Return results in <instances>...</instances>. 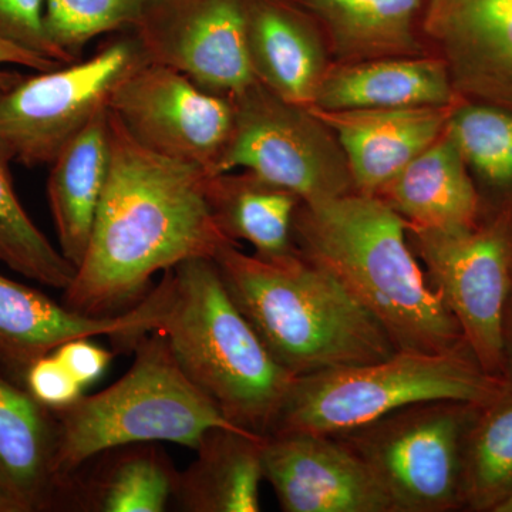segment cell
<instances>
[{
	"label": "cell",
	"instance_id": "cell-15",
	"mask_svg": "<svg viewBox=\"0 0 512 512\" xmlns=\"http://www.w3.org/2000/svg\"><path fill=\"white\" fill-rule=\"evenodd\" d=\"M423 36L461 99L512 110V0H426Z\"/></svg>",
	"mask_w": 512,
	"mask_h": 512
},
{
	"label": "cell",
	"instance_id": "cell-11",
	"mask_svg": "<svg viewBox=\"0 0 512 512\" xmlns=\"http://www.w3.org/2000/svg\"><path fill=\"white\" fill-rule=\"evenodd\" d=\"M109 109L141 146L215 174L234 128L232 97L202 89L190 77L147 62L111 94Z\"/></svg>",
	"mask_w": 512,
	"mask_h": 512
},
{
	"label": "cell",
	"instance_id": "cell-10",
	"mask_svg": "<svg viewBox=\"0 0 512 512\" xmlns=\"http://www.w3.org/2000/svg\"><path fill=\"white\" fill-rule=\"evenodd\" d=\"M234 128L215 174L248 170L311 204L355 192L332 128L256 80L232 97Z\"/></svg>",
	"mask_w": 512,
	"mask_h": 512
},
{
	"label": "cell",
	"instance_id": "cell-9",
	"mask_svg": "<svg viewBox=\"0 0 512 512\" xmlns=\"http://www.w3.org/2000/svg\"><path fill=\"white\" fill-rule=\"evenodd\" d=\"M407 238L468 349L485 372L503 377V320L512 293L511 212L484 210L474 227L458 231L407 227Z\"/></svg>",
	"mask_w": 512,
	"mask_h": 512
},
{
	"label": "cell",
	"instance_id": "cell-7",
	"mask_svg": "<svg viewBox=\"0 0 512 512\" xmlns=\"http://www.w3.org/2000/svg\"><path fill=\"white\" fill-rule=\"evenodd\" d=\"M480 404L427 400L336 434L369 468L394 512L463 510V458Z\"/></svg>",
	"mask_w": 512,
	"mask_h": 512
},
{
	"label": "cell",
	"instance_id": "cell-16",
	"mask_svg": "<svg viewBox=\"0 0 512 512\" xmlns=\"http://www.w3.org/2000/svg\"><path fill=\"white\" fill-rule=\"evenodd\" d=\"M252 72L276 96L313 106L332 59L322 29L295 0H245Z\"/></svg>",
	"mask_w": 512,
	"mask_h": 512
},
{
	"label": "cell",
	"instance_id": "cell-32",
	"mask_svg": "<svg viewBox=\"0 0 512 512\" xmlns=\"http://www.w3.org/2000/svg\"><path fill=\"white\" fill-rule=\"evenodd\" d=\"M53 353L83 387L97 382L109 369L114 357V352L100 348L96 343L90 342V338L70 340Z\"/></svg>",
	"mask_w": 512,
	"mask_h": 512
},
{
	"label": "cell",
	"instance_id": "cell-14",
	"mask_svg": "<svg viewBox=\"0 0 512 512\" xmlns=\"http://www.w3.org/2000/svg\"><path fill=\"white\" fill-rule=\"evenodd\" d=\"M262 466L282 511L394 512L382 485L338 437L269 434Z\"/></svg>",
	"mask_w": 512,
	"mask_h": 512
},
{
	"label": "cell",
	"instance_id": "cell-3",
	"mask_svg": "<svg viewBox=\"0 0 512 512\" xmlns=\"http://www.w3.org/2000/svg\"><path fill=\"white\" fill-rule=\"evenodd\" d=\"M214 262L232 301L292 376L366 365L397 352L345 286L299 251L266 261L228 244Z\"/></svg>",
	"mask_w": 512,
	"mask_h": 512
},
{
	"label": "cell",
	"instance_id": "cell-24",
	"mask_svg": "<svg viewBox=\"0 0 512 512\" xmlns=\"http://www.w3.org/2000/svg\"><path fill=\"white\" fill-rule=\"evenodd\" d=\"M264 440L231 427L205 431L197 457L178 473L173 505L183 512L261 511Z\"/></svg>",
	"mask_w": 512,
	"mask_h": 512
},
{
	"label": "cell",
	"instance_id": "cell-18",
	"mask_svg": "<svg viewBox=\"0 0 512 512\" xmlns=\"http://www.w3.org/2000/svg\"><path fill=\"white\" fill-rule=\"evenodd\" d=\"M56 460L55 413L0 373V512L56 511Z\"/></svg>",
	"mask_w": 512,
	"mask_h": 512
},
{
	"label": "cell",
	"instance_id": "cell-17",
	"mask_svg": "<svg viewBox=\"0 0 512 512\" xmlns=\"http://www.w3.org/2000/svg\"><path fill=\"white\" fill-rule=\"evenodd\" d=\"M454 106L392 110L312 109L338 138L355 190L376 195L410 161L443 136Z\"/></svg>",
	"mask_w": 512,
	"mask_h": 512
},
{
	"label": "cell",
	"instance_id": "cell-27",
	"mask_svg": "<svg viewBox=\"0 0 512 512\" xmlns=\"http://www.w3.org/2000/svg\"><path fill=\"white\" fill-rule=\"evenodd\" d=\"M512 498V384L480 407L463 458V510L498 512Z\"/></svg>",
	"mask_w": 512,
	"mask_h": 512
},
{
	"label": "cell",
	"instance_id": "cell-21",
	"mask_svg": "<svg viewBox=\"0 0 512 512\" xmlns=\"http://www.w3.org/2000/svg\"><path fill=\"white\" fill-rule=\"evenodd\" d=\"M407 227L458 231L474 227L483 202L450 131L377 192Z\"/></svg>",
	"mask_w": 512,
	"mask_h": 512
},
{
	"label": "cell",
	"instance_id": "cell-19",
	"mask_svg": "<svg viewBox=\"0 0 512 512\" xmlns=\"http://www.w3.org/2000/svg\"><path fill=\"white\" fill-rule=\"evenodd\" d=\"M178 473L157 443L109 448L64 478L56 511L163 512L173 504Z\"/></svg>",
	"mask_w": 512,
	"mask_h": 512
},
{
	"label": "cell",
	"instance_id": "cell-20",
	"mask_svg": "<svg viewBox=\"0 0 512 512\" xmlns=\"http://www.w3.org/2000/svg\"><path fill=\"white\" fill-rule=\"evenodd\" d=\"M458 96L439 56L332 63L313 106L328 111L454 106Z\"/></svg>",
	"mask_w": 512,
	"mask_h": 512
},
{
	"label": "cell",
	"instance_id": "cell-2",
	"mask_svg": "<svg viewBox=\"0 0 512 512\" xmlns=\"http://www.w3.org/2000/svg\"><path fill=\"white\" fill-rule=\"evenodd\" d=\"M292 235L299 254L338 279L397 350L443 353L467 346L410 247L406 222L376 195L355 191L301 202Z\"/></svg>",
	"mask_w": 512,
	"mask_h": 512
},
{
	"label": "cell",
	"instance_id": "cell-5",
	"mask_svg": "<svg viewBox=\"0 0 512 512\" xmlns=\"http://www.w3.org/2000/svg\"><path fill=\"white\" fill-rule=\"evenodd\" d=\"M134 355L116 383L53 412L60 481L109 448L167 441L195 450L212 427L237 429L184 375L163 330L147 333Z\"/></svg>",
	"mask_w": 512,
	"mask_h": 512
},
{
	"label": "cell",
	"instance_id": "cell-4",
	"mask_svg": "<svg viewBox=\"0 0 512 512\" xmlns=\"http://www.w3.org/2000/svg\"><path fill=\"white\" fill-rule=\"evenodd\" d=\"M163 330L185 376L237 429L269 436L295 376L276 363L212 258L168 269Z\"/></svg>",
	"mask_w": 512,
	"mask_h": 512
},
{
	"label": "cell",
	"instance_id": "cell-6",
	"mask_svg": "<svg viewBox=\"0 0 512 512\" xmlns=\"http://www.w3.org/2000/svg\"><path fill=\"white\" fill-rule=\"evenodd\" d=\"M507 386L485 372L468 346L443 353L397 350L366 365L295 377L269 434L336 436L427 400L483 406Z\"/></svg>",
	"mask_w": 512,
	"mask_h": 512
},
{
	"label": "cell",
	"instance_id": "cell-12",
	"mask_svg": "<svg viewBox=\"0 0 512 512\" xmlns=\"http://www.w3.org/2000/svg\"><path fill=\"white\" fill-rule=\"evenodd\" d=\"M136 36L148 62L234 97L256 82L245 39V0H146Z\"/></svg>",
	"mask_w": 512,
	"mask_h": 512
},
{
	"label": "cell",
	"instance_id": "cell-23",
	"mask_svg": "<svg viewBox=\"0 0 512 512\" xmlns=\"http://www.w3.org/2000/svg\"><path fill=\"white\" fill-rule=\"evenodd\" d=\"M49 167L47 201L59 249L77 269L89 247L109 177V107L74 136Z\"/></svg>",
	"mask_w": 512,
	"mask_h": 512
},
{
	"label": "cell",
	"instance_id": "cell-30",
	"mask_svg": "<svg viewBox=\"0 0 512 512\" xmlns=\"http://www.w3.org/2000/svg\"><path fill=\"white\" fill-rule=\"evenodd\" d=\"M0 36L46 59L74 62L47 33L45 0H0Z\"/></svg>",
	"mask_w": 512,
	"mask_h": 512
},
{
	"label": "cell",
	"instance_id": "cell-1",
	"mask_svg": "<svg viewBox=\"0 0 512 512\" xmlns=\"http://www.w3.org/2000/svg\"><path fill=\"white\" fill-rule=\"evenodd\" d=\"M109 121V177L86 255L62 298L89 316L131 311L153 291L158 272L214 259L234 244L212 217L207 171L141 146L110 109Z\"/></svg>",
	"mask_w": 512,
	"mask_h": 512
},
{
	"label": "cell",
	"instance_id": "cell-31",
	"mask_svg": "<svg viewBox=\"0 0 512 512\" xmlns=\"http://www.w3.org/2000/svg\"><path fill=\"white\" fill-rule=\"evenodd\" d=\"M23 386L36 402L53 412L72 406L84 394L82 383L55 353L40 357L29 367Z\"/></svg>",
	"mask_w": 512,
	"mask_h": 512
},
{
	"label": "cell",
	"instance_id": "cell-34",
	"mask_svg": "<svg viewBox=\"0 0 512 512\" xmlns=\"http://www.w3.org/2000/svg\"><path fill=\"white\" fill-rule=\"evenodd\" d=\"M503 377L512 384V293L503 320Z\"/></svg>",
	"mask_w": 512,
	"mask_h": 512
},
{
	"label": "cell",
	"instance_id": "cell-29",
	"mask_svg": "<svg viewBox=\"0 0 512 512\" xmlns=\"http://www.w3.org/2000/svg\"><path fill=\"white\" fill-rule=\"evenodd\" d=\"M146 0H45L50 39L72 60L96 37L128 32Z\"/></svg>",
	"mask_w": 512,
	"mask_h": 512
},
{
	"label": "cell",
	"instance_id": "cell-35",
	"mask_svg": "<svg viewBox=\"0 0 512 512\" xmlns=\"http://www.w3.org/2000/svg\"><path fill=\"white\" fill-rule=\"evenodd\" d=\"M498 512H512V498L507 504H504Z\"/></svg>",
	"mask_w": 512,
	"mask_h": 512
},
{
	"label": "cell",
	"instance_id": "cell-8",
	"mask_svg": "<svg viewBox=\"0 0 512 512\" xmlns=\"http://www.w3.org/2000/svg\"><path fill=\"white\" fill-rule=\"evenodd\" d=\"M133 33L107 40L86 60L36 72L0 92V156L35 168L57 154L100 113L124 79L147 63Z\"/></svg>",
	"mask_w": 512,
	"mask_h": 512
},
{
	"label": "cell",
	"instance_id": "cell-25",
	"mask_svg": "<svg viewBox=\"0 0 512 512\" xmlns=\"http://www.w3.org/2000/svg\"><path fill=\"white\" fill-rule=\"evenodd\" d=\"M205 197L218 227L234 244L248 242L266 261H284L298 249L293 220L301 198L251 171L210 174Z\"/></svg>",
	"mask_w": 512,
	"mask_h": 512
},
{
	"label": "cell",
	"instance_id": "cell-22",
	"mask_svg": "<svg viewBox=\"0 0 512 512\" xmlns=\"http://www.w3.org/2000/svg\"><path fill=\"white\" fill-rule=\"evenodd\" d=\"M325 36L332 63L431 55L423 36L426 0H295Z\"/></svg>",
	"mask_w": 512,
	"mask_h": 512
},
{
	"label": "cell",
	"instance_id": "cell-28",
	"mask_svg": "<svg viewBox=\"0 0 512 512\" xmlns=\"http://www.w3.org/2000/svg\"><path fill=\"white\" fill-rule=\"evenodd\" d=\"M9 165L0 156V262L16 274L64 291L76 268L29 217L16 194Z\"/></svg>",
	"mask_w": 512,
	"mask_h": 512
},
{
	"label": "cell",
	"instance_id": "cell-26",
	"mask_svg": "<svg viewBox=\"0 0 512 512\" xmlns=\"http://www.w3.org/2000/svg\"><path fill=\"white\" fill-rule=\"evenodd\" d=\"M448 131L473 177L484 210L512 214V110L460 99Z\"/></svg>",
	"mask_w": 512,
	"mask_h": 512
},
{
	"label": "cell",
	"instance_id": "cell-33",
	"mask_svg": "<svg viewBox=\"0 0 512 512\" xmlns=\"http://www.w3.org/2000/svg\"><path fill=\"white\" fill-rule=\"evenodd\" d=\"M3 64L26 67V69L33 70V72H46V70L62 66V63L29 52V50L23 49V47L15 45V43L9 42V40L0 36V66H3ZM20 77H22L20 73L6 72V70L0 69V92L18 82Z\"/></svg>",
	"mask_w": 512,
	"mask_h": 512
},
{
	"label": "cell",
	"instance_id": "cell-13",
	"mask_svg": "<svg viewBox=\"0 0 512 512\" xmlns=\"http://www.w3.org/2000/svg\"><path fill=\"white\" fill-rule=\"evenodd\" d=\"M168 301L167 272L140 305L117 316L83 315L0 274V373L25 387L29 367L73 339L107 336L114 352H134L147 333L163 325Z\"/></svg>",
	"mask_w": 512,
	"mask_h": 512
}]
</instances>
